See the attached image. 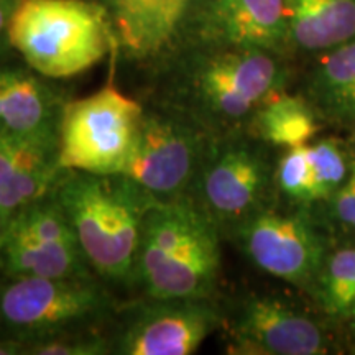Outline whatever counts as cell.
Segmentation results:
<instances>
[{
	"label": "cell",
	"mask_w": 355,
	"mask_h": 355,
	"mask_svg": "<svg viewBox=\"0 0 355 355\" xmlns=\"http://www.w3.org/2000/svg\"><path fill=\"white\" fill-rule=\"evenodd\" d=\"M89 266L112 282H135L141 225L157 206L130 178L66 170L53 188Z\"/></svg>",
	"instance_id": "obj_1"
},
{
	"label": "cell",
	"mask_w": 355,
	"mask_h": 355,
	"mask_svg": "<svg viewBox=\"0 0 355 355\" xmlns=\"http://www.w3.org/2000/svg\"><path fill=\"white\" fill-rule=\"evenodd\" d=\"M219 225L191 196L158 202L141 225L135 282L152 300H207L220 268Z\"/></svg>",
	"instance_id": "obj_2"
},
{
	"label": "cell",
	"mask_w": 355,
	"mask_h": 355,
	"mask_svg": "<svg viewBox=\"0 0 355 355\" xmlns=\"http://www.w3.org/2000/svg\"><path fill=\"white\" fill-rule=\"evenodd\" d=\"M8 43L38 74L64 79L99 63L110 37L101 8L84 0H19Z\"/></svg>",
	"instance_id": "obj_3"
},
{
	"label": "cell",
	"mask_w": 355,
	"mask_h": 355,
	"mask_svg": "<svg viewBox=\"0 0 355 355\" xmlns=\"http://www.w3.org/2000/svg\"><path fill=\"white\" fill-rule=\"evenodd\" d=\"M145 110L112 84L64 104L58 130L60 165L96 175L123 173L135 150Z\"/></svg>",
	"instance_id": "obj_4"
},
{
	"label": "cell",
	"mask_w": 355,
	"mask_h": 355,
	"mask_svg": "<svg viewBox=\"0 0 355 355\" xmlns=\"http://www.w3.org/2000/svg\"><path fill=\"white\" fill-rule=\"evenodd\" d=\"M110 308L109 295L92 277L7 278L0 286V329L25 345L78 329Z\"/></svg>",
	"instance_id": "obj_5"
},
{
	"label": "cell",
	"mask_w": 355,
	"mask_h": 355,
	"mask_svg": "<svg viewBox=\"0 0 355 355\" xmlns=\"http://www.w3.org/2000/svg\"><path fill=\"white\" fill-rule=\"evenodd\" d=\"M207 152L193 117L171 110L145 112L130 162L122 175L159 202L189 196Z\"/></svg>",
	"instance_id": "obj_6"
},
{
	"label": "cell",
	"mask_w": 355,
	"mask_h": 355,
	"mask_svg": "<svg viewBox=\"0 0 355 355\" xmlns=\"http://www.w3.org/2000/svg\"><path fill=\"white\" fill-rule=\"evenodd\" d=\"M189 89L198 112L232 123L254 117L266 101L282 92V73L265 50L235 46L199 64Z\"/></svg>",
	"instance_id": "obj_7"
},
{
	"label": "cell",
	"mask_w": 355,
	"mask_h": 355,
	"mask_svg": "<svg viewBox=\"0 0 355 355\" xmlns=\"http://www.w3.org/2000/svg\"><path fill=\"white\" fill-rule=\"evenodd\" d=\"M265 158L247 144H227L207 148L194 181L196 198L212 220L239 225L261 209L270 186Z\"/></svg>",
	"instance_id": "obj_8"
},
{
	"label": "cell",
	"mask_w": 355,
	"mask_h": 355,
	"mask_svg": "<svg viewBox=\"0 0 355 355\" xmlns=\"http://www.w3.org/2000/svg\"><path fill=\"white\" fill-rule=\"evenodd\" d=\"M237 230L243 252L265 273L301 286L321 270L322 241L301 214L260 211Z\"/></svg>",
	"instance_id": "obj_9"
},
{
	"label": "cell",
	"mask_w": 355,
	"mask_h": 355,
	"mask_svg": "<svg viewBox=\"0 0 355 355\" xmlns=\"http://www.w3.org/2000/svg\"><path fill=\"white\" fill-rule=\"evenodd\" d=\"M140 309L119 337L115 354H194L219 322L206 300H153Z\"/></svg>",
	"instance_id": "obj_10"
},
{
	"label": "cell",
	"mask_w": 355,
	"mask_h": 355,
	"mask_svg": "<svg viewBox=\"0 0 355 355\" xmlns=\"http://www.w3.org/2000/svg\"><path fill=\"white\" fill-rule=\"evenodd\" d=\"M64 171L58 137L0 135V243L15 217L28 204L51 193Z\"/></svg>",
	"instance_id": "obj_11"
},
{
	"label": "cell",
	"mask_w": 355,
	"mask_h": 355,
	"mask_svg": "<svg viewBox=\"0 0 355 355\" xmlns=\"http://www.w3.org/2000/svg\"><path fill=\"white\" fill-rule=\"evenodd\" d=\"M235 340L245 354L318 355L326 350L316 322L273 298L247 301L235 326Z\"/></svg>",
	"instance_id": "obj_12"
},
{
	"label": "cell",
	"mask_w": 355,
	"mask_h": 355,
	"mask_svg": "<svg viewBox=\"0 0 355 355\" xmlns=\"http://www.w3.org/2000/svg\"><path fill=\"white\" fill-rule=\"evenodd\" d=\"M64 104L30 71L0 68V135L53 139Z\"/></svg>",
	"instance_id": "obj_13"
},
{
	"label": "cell",
	"mask_w": 355,
	"mask_h": 355,
	"mask_svg": "<svg viewBox=\"0 0 355 355\" xmlns=\"http://www.w3.org/2000/svg\"><path fill=\"white\" fill-rule=\"evenodd\" d=\"M193 0H112L123 46L133 56L163 51L180 32Z\"/></svg>",
	"instance_id": "obj_14"
},
{
	"label": "cell",
	"mask_w": 355,
	"mask_h": 355,
	"mask_svg": "<svg viewBox=\"0 0 355 355\" xmlns=\"http://www.w3.org/2000/svg\"><path fill=\"white\" fill-rule=\"evenodd\" d=\"M219 33L239 48L277 46L288 35L285 0H216Z\"/></svg>",
	"instance_id": "obj_15"
},
{
	"label": "cell",
	"mask_w": 355,
	"mask_h": 355,
	"mask_svg": "<svg viewBox=\"0 0 355 355\" xmlns=\"http://www.w3.org/2000/svg\"><path fill=\"white\" fill-rule=\"evenodd\" d=\"M86 257L61 250L19 227H10L0 243V270L7 278H86Z\"/></svg>",
	"instance_id": "obj_16"
},
{
	"label": "cell",
	"mask_w": 355,
	"mask_h": 355,
	"mask_svg": "<svg viewBox=\"0 0 355 355\" xmlns=\"http://www.w3.org/2000/svg\"><path fill=\"white\" fill-rule=\"evenodd\" d=\"M288 33L304 50H332L355 37V0H285Z\"/></svg>",
	"instance_id": "obj_17"
},
{
	"label": "cell",
	"mask_w": 355,
	"mask_h": 355,
	"mask_svg": "<svg viewBox=\"0 0 355 355\" xmlns=\"http://www.w3.org/2000/svg\"><path fill=\"white\" fill-rule=\"evenodd\" d=\"M313 92L324 114L339 121H355V42L339 44L324 56Z\"/></svg>",
	"instance_id": "obj_18"
},
{
	"label": "cell",
	"mask_w": 355,
	"mask_h": 355,
	"mask_svg": "<svg viewBox=\"0 0 355 355\" xmlns=\"http://www.w3.org/2000/svg\"><path fill=\"white\" fill-rule=\"evenodd\" d=\"M254 125L261 139L286 148L308 145L318 132L309 105L283 92H278L257 110Z\"/></svg>",
	"instance_id": "obj_19"
},
{
	"label": "cell",
	"mask_w": 355,
	"mask_h": 355,
	"mask_svg": "<svg viewBox=\"0 0 355 355\" xmlns=\"http://www.w3.org/2000/svg\"><path fill=\"white\" fill-rule=\"evenodd\" d=\"M322 300L329 313H345L355 301V248H343L329 259L322 285Z\"/></svg>",
	"instance_id": "obj_20"
},
{
	"label": "cell",
	"mask_w": 355,
	"mask_h": 355,
	"mask_svg": "<svg viewBox=\"0 0 355 355\" xmlns=\"http://www.w3.org/2000/svg\"><path fill=\"white\" fill-rule=\"evenodd\" d=\"M308 157L316 183L318 201L332 198L347 180V162L340 146L332 140L308 145Z\"/></svg>",
	"instance_id": "obj_21"
},
{
	"label": "cell",
	"mask_w": 355,
	"mask_h": 355,
	"mask_svg": "<svg viewBox=\"0 0 355 355\" xmlns=\"http://www.w3.org/2000/svg\"><path fill=\"white\" fill-rule=\"evenodd\" d=\"M277 181L279 189L295 201H318L316 183L308 157V145L288 148L278 163Z\"/></svg>",
	"instance_id": "obj_22"
},
{
	"label": "cell",
	"mask_w": 355,
	"mask_h": 355,
	"mask_svg": "<svg viewBox=\"0 0 355 355\" xmlns=\"http://www.w3.org/2000/svg\"><path fill=\"white\" fill-rule=\"evenodd\" d=\"M110 345L99 336L63 332L26 344V355H104Z\"/></svg>",
	"instance_id": "obj_23"
},
{
	"label": "cell",
	"mask_w": 355,
	"mask_h": 355,
	"mask_svg": "<svg viewBox=\"0 0 355 355\" xmlns=\"http://www.w3.org/2000/svg\"><path fill=\"white\" fill-rule=\"evenodd\" d=\"M332 207L337 219L347 227L355 229V166L352 175L332 196Z\"/></svg>",
	"instance_id": "obj_24"
},
{
	"label": "cell",
	"mask_w": 355,
	"mask_h": 355,
	"mask_svg": "<svg viewBox=\"0 0 355 355\" xmlns=\"http://www.w3.org/2000/svg\"><path fill=\"white\" fill-rule=\"evenodd\" d=\"M19 0H0V53L3 51L6 44L8 43V24L13 8H15Z\"/></svg>",
	"instance_id": "obj_25"
},
{
	"label": "cell",
	"mask_w": 355,
	"mask_h": 355,
	"mask_svg": "<svg viewBox=\"0 0 355 355\" xmlns=\"http://www.w3.org/2000/svg\"><path fill=\"white\" fill-rule=\"evenodd\" d=\"M26 355V345L21 340L0 336V355Z\"/></svg>",
	"instance_id": "obj_26"
},
{
	"label": "cell",
	"mask_w": 355,
	"mask_h": 355,
	"mask_svg": "<svg viewBox=\"0 0 355 355\" xmlns=\"http://www.w3.org/2000/svg\"><path fill=\"white\" fill-rule=\"evenodd\" d=\"M350 313H352V318H354V324H355V301H354L352 308H350Z\"/></svg>",
	"instance_id": "obj_27"
}]
</instances>
